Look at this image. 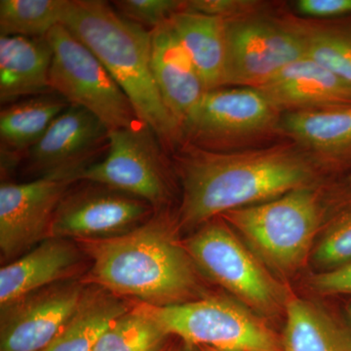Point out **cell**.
Returning a JSON list of instances; mask_svg holds the SVG:
<instances>
[{
	"label": "cell",
	"mask_w": 351,
	"mask_h": 351,
	"mask_svg": "<svg viewBox=\"0 0 351 351\" xmlns=\"http://www.w3.org/2000/svg\"><path fill=\"white\" fill-rule=\"evenodd\" d=\"M182 186L179 225L197 228L239 208L306 188L313 169L284 147L219 152L189 145L178 157Z\"/></svg>",
	"instance_id": "obj_1"
},
{
	"label": "cell",
	"mask_w": 351,
	"mask_h": 351,
	"mask_svg": "<svg viewBox=\"0 0 351 351\" xmlns=\"http://www.w3.org/2000/svg\"><path fill=\"white\" fill-rule=\"evenodd\" d=\"M92 258L88 283L152 306L201 299L202 284L186 247L163 218L151 219L119 237L80 240Z\"/></svg>",
	"instance_id": "obj_2"
},
{
	"label": "cell",
	"mask_w": 351,
	"mask_h": 351,
	"mask_svg": "<svg viewBox=\"0 0 351 351\" xmlns=\"http://www.w3.org/2000/svg\"><path fill=\"white\" fill-rule=\"evenodd\" d=\"M61 24L101 60L165 151L182 140L181 127L164 103L152 73L149 29L101 0H68Z\"/></svg>",
	"instance_id": "obj_3"
},
{
	"label": "cell",
	"mask_w": 351,
	"mask_h": 351,
	"mask_svg": "<svg viewBox=\"0 0 351 351\" xmlns=\"http://www.w3.org/2000/svg\"><path fill=\"white\" fill-rule=\"evenodd\" d=\"M219 218L241 234L265 265L290 274L306 263L322 223L323 209L317 193L306 186L232 210Z\"/></svg>",
	"instance_id": "obj_4"
},
{
	"label": "cell",
	"mask_w": 351,
	"mask_h": 351,
	"mask_svg": "<svg viewBox=\"0 0 351 351\" xmlns=\"http://www.w3.org/2000/svg\"><path fill=\"white\" fill-rule=\"evenodd\" d=\"M198 270L263 315L285 309V289L221 218L211 219L184 243Z\"/></svg>",
	"instance_id": "obj_5"
},
{
	"label": "cell",
	"mask_w": 351,
	"mask_h": 351,
	"mask_svg": "<svg viewBox=\"0 0 351 351\" xmlns=\"http://www.w3.org/2000/svg\"><path fill=\"white\" fill-rule=\"evenodd\" d=\"M170 336L193 348L219 351H283L282 339L242 304L225 298L205 297L184 304H141Z\"/></svg>",
	"instance_id": "obj_6"
},
{
	"label": "cell",
	"mask_w": 351,
	"mask_h": 351,
	"mask_svg": "<svg viewBox=\"0 0 351 351\" xmlns=\"http://www.w3.org/2000/svg\"><path fill=\"white\" fill-rule=\"evenodd\" d=\"M46 40L52 50L50 85L71 105L98 117L110 129L141 121L128 97L96 55L64 25L53 27Z\"/></svg>",
	"instance_id": "obj_7"
},
{
	"label": "cell",
	"mask_w": 351,
	"mask_h": 351,
	"mask_svg": "<svg viewBox=\"0 0 351 351\" xmlns=\"http://www.w3.org/2000/svg\"><path fill=\"white\" fill-rule=\"evenodd\" d=\"M164 152L165 149L151 127L138 121L130 127L110 131L107 154L87 168L78 181L107 186L159 209L170 196Z\"/></svg>",
	"instance_id": "obj_8"
},
{
	"label": "cell",
	"mask_w": 351,
	"mask_h": 351,
	"mask_svg": "<svg viewBox=\"0 0 351 351\" xmlns=\"http://www.w3.org/2000/svg\"><path fill=\"white\" fill-rule=\"evenodd\" d=\"M66 193L51 223L49 237L98 240L119 237L149 221L145 201L98 184Z\"/></svg>",
	"instance_id": "obj_9"
},
{
	"label": "cell",
	"mask_w": 351,
	"mask_h": 351,
	"mask_svg": "<svg viewBox=\"0 0 351 351\" xmlns=\"http://www.w3.org/2000/svg\"><path fill=\"white\" fill-rule=\"evenodd\" d=\"M306 56L300 34L261 21L228 20L226 84L258 89Z\"/></svg>",
	"instance_id": "obj_10"
},
{
	"label": "cell",
	"mask_w": 351,
	"mask_h": 351,
	"mask_svg": "<svg viewBox=\"0 0 351 351\" xmlns=\"http://www.w3.org/2000/svg\"><path fill=\"white\" fill-rule=\"evenodd\" d=\"M110 129L87 110L71 105L25 154L27 165L43 177L78 181L107 152Z\"/></svg>",
	"instance_id": "obj_11"
},
{
	"label": "cell",
	"mask_w": 351,
	"mask_h": 351,
	"mask_svg": "<svg viewBox=\"0 0 351 351\" xmlns=\"http://www.w3.org/2000/svg\"><path fill=\"white\" fill-rule=\"evenodd\" d=\"M276 107L260 90H209L182 126V138L213 151L217 145L270 125Z\"/></svg>",
	"instance_id": "obj_12"
},
{
	"label": "cell",
	"mask_w": 351,
	"mask_h": 351,
	"mask_svg": "<svg viewBox=\"0 0 351 351\" xmlns=\"http://www.w3.org/2000/svg\"><path fill=\"white\" fill-rule=\"evenodd\" d=\"M75 181L43 177L25 184L0 186V249L11 258L43 239H49L51 223L60 203Z\"/></svg>",
	"instance_id": "obj_13"
},
{
	"label": "cell",
	"mask_w": 351,
	"mask_h": 351,
	"mask_svg": "<svg viewBox=\"0 0 351 351\" xmlns=\"http://www.w3.org/2000/svg\"><path fill=\"white\" fill-rule=\"evenodd\" d=\"M82 283H56L2 308L0 351H43L82 302Z\"/></svg>",
	"instance_id": "obj_14"
},
{
	"label": "cell",
	"mask_w": 351,
	"mask_h": 351,
	"mask_svg": "<svg viewBox=\"0 0 351 351\" xmlns=\"http://www.w3.org/2000/svg\"><path fill=\"white\" fill-rule=\"evenodd\" d=\"M151 62L164 103L182 129L206 89L169 21L151 31Z\"/></svg>",
	"instance_id": "obj_15"
},
{
	"label": "cell",
	"mask_w": 351,
	"mask_h": 351,
	"mask_svg": "<svg viewBox=\"0 0 351 351\" xmlns=\"http://www.w3.org/2000/svg\"><path fill=\"white\" fill-rule=\"evenodd\" d=\"M258 90L276 108L290 112L351 106V85L307 56L289 64Z\"/></svg>",
	"instance_id": "obj_16"
},
{
	"label": "cell",
	"mask_w": 351,
	"mask_h": 351,
	"mask_svg": "<svg viewBox=\"0 0 351 351\" xmlns=\"http://www.w3.org/2000/svg\"><path fill=\"white\" fill-rule=\"evenodd\" d=\"M80 251L66 239L49 237L0 269V304L6 307L75 274Z\"/></svg>",
	"instance_id": "obj_17"
},
{
	"label": "cell",
	"mask_w": 351,
	"mask_h": 351,
	"mask_svg": "<svg viewBox=\"0 0 351 351\" xmlns=\"http://www.w3.org/2000/svg\"><path fill=\"white\" fill-rule=\"evenodd\" d=\"M52 50L45 38L0 36V101L52 92L50 69Z\"/></svg>",
	"instance_id": "obj_18"
},
{
	"label": "cell",
	"mask_w": 351,
	"mask_h": 351,
	"mask_svg": "<svg viewBox=\"0 0 351 351\" xmlns=\"http://www.w3.org/2000/svg\"><path fill=\"white\" fill-rule=\"evenodd\" d=\"M169 23L206 91L225 85L228 20L182 9Z\"/></svg>",
	"instance_id": "obj_19"
},
{
	"label": "cell",
	"mask_w": 351,
	"mask_h": 351,
	"mask_svg": "<svg viewBox=\"0 0 351 351\" xmlns=\"http://www.w3.org/2000/svg\"><path fill=\"white\" fill-rule=\"evenodd\" d=\"M69 106L71 104L60 95L48 93L22 99L2 108L1 154L20 160Z\"/></svg>",
	"instance_id": "obj_20"
},
{
	"label": "cell",
	"mask_w": 351,
	"mask_h": 351,
	"mask_svg": "<svg viewBox=\"0 0 351 351\" xmlns=\"http://www.w3.org/2000/svg\"><path fill=\"white\" fill-rule=\"evenodd\" d=\"M283 351H351V329L304 300L289 298Z\"/></svg>",
	"instance_id": "obj_21"
},
{
	"label": "cell",
	"mask_w": 351,
	"mask_h": 351,
	"mask_svg": "<svg viewBox=\"0 0 351 351\" xmlns=\"http://www.w3.org/2000/svg\"><path fill=\"white\" fill-rule=\"evenodd\" d=\"M128 311L119 295L86 289L73 317L43 351H94L104 332Z\"/></svg>",
	"instance_id": "obj_22"
},
{
	"label": "cell",
	"mask_w": 351,
	"mask_h": 351,
	"mask_svg": "<svg viewBox=\"0 0 351 351\" xmlns=\"http://www.w3.org/2000/svg\"><path fill=\"white\" fill-rule=\"evenodd\" d=\"M286 133L324 156L341 157L351 152L350 107L292 110L284 115Z\"/></svg>",
	"instance_id": "obj_23"
},
{
	"label": "cell",
	"mask_w": 351,
	"mask_h": 351,
	"mask_svg": "<svg viewBox=\"0 0 351 351\" xmlns=\"http://www.w3.org/2000/svg\"><path fill=\"white\" fill-rule=\"evenodd\" d=\"M170 337L138 304L104 332L94 351H167Z\"/></svg>",
	"instance_id": "obj_24"
},
{
	"label": "cell",
	"mask_w": 351,
	"mask_h": 351,
	"mask_svg": "<svg viewBox=\"0 0 351 351\" xmlns=\"http://www.w3.org/2000/svg\"><path fill=\"white\" fill-rule=\"evenodd\" d=\"M68 0H1L0 34L45 38L61 24Z\"/></svg>",
	"instance_id": "obj_25"
},
{
	"label": "cell",
	"mask_w": 351,
	"mask_h": 351,
	"mask_svg": "<svg viewBox=\"0 0 351 351\" xmlns=\"http://www.w3.org/2000/svg\"><path fill=\"white\" fill-rule=\"evenodd\" d=\"M302 38L307 57L351 85V36L319 32Z\"/></svg>",
	"instance_id": "obj_26"
},
{
	"label": "cell",
	"mask_w": 351,
	"mask_h": 351,
	"mask_svg": "<svg viewBox=\"0 0 351 351\" xmlns=\"http://www.w3.org/2000/svg\"><path fill=\"white\" fill-rule=\"evenodd\" d=\"M313 258L319 267L326 270L351 263V205L332 219L321 237Z\"/></svg>",
	"instance_id": "obj_27"
},
{
	"label": "cell",
	"mask_w": 351,
	"mask_h": 351,
	"mask_svg": "<svg viewBox=\"0 0 351 351\" xmlns=\"http://www.w3.org/2000/svg\"><path fill=\"white\" fill-rule=\"evenodd\" d=\"M112 4L122 17L145 29L149 27V31L168 22L184 6V1L177 0H117Z\"/></svg>",
	"instance_id": "obj_28"
},
{
	"label": "cell",
	"mask_w": 351,
	"mask_h": 351,
	"mask_svg": "<svg viewBox=\"0 0 351 351\" xmlns=\"http://www.w3.org/2000/svg\"><path fill=\"white\" fill-rule=\"evenodd\" d=\"M311 284L320 294L351 297V263L316 274Z\"/></svg>",
	"instance_id": "obj_29"
},
{
	"label": "cell",
	"mask_w": 351,
	"mask_h": 351,
	"mask_svg": "<svg viewBox=\"0 0 351 351\" xmlns=\"http://www.w3.org/2000/svg\"><path fill=\"white\" fill-rule=\"evenodd\" d=\"M252 5H254V2L235 0H193L184 1V9L228 20V18L233 15L244 12Z\"/></svg>",
	"instance_id": "obj_30"
},
{
	"label": "cell",
	"mask_w": 351,
	"mask_h": 351,
	"mask_svg": "<svg viewBox=\"0 0 351 351\" xmlns=\"http://www.w3.org/2000/svg\"><path fill=\"white\" fill-rule=\"evenodd\" d=\"M298 11L313 17H337L351 14V0H300Z\"/></svg>",
	"instance_id": "obj_31"
},
{
	"label": "cell",
	"mask_w": 351,
	"mask_h": 351,
	"mask_svg": "<svg viewBox=\"0 0 351 351\" xmlns=\"http://www.w3.org/2000/svg\"><path fill=\"white\" fill-rule=\"evenodd\" d=\"M167 351H198L197 348H193V346L186 345L184 343V346L180 348H168Z\"/></svg>",
	"instance_id": "obj_32"
},
{
	"label": "cell",
	"mask_w": 351,
	"mask_h": 351,
	"mask_svg": "<svg viewBox=\"0 0 351 351\" xmlns=\"http://www.w3.org/2000/svg\"><path fill=\"white\" fill-rule=\"evenodd\" d=\"M346 317H348V326H350L351 329V299L350 300V302H348V304H346Z\"/></svg>",
	"instance_id": "obj_33"
},
{
	"label": "cell",
	"mask_w": 351,
	"mask_h": 351,
	"mask_svg": "<svg viewBox=\"0 0 351 351\" xmlns=\"http://www.w3.org/2000/svg\"><path fill=\"white\" fill-rule=\"evenodd\" d=\"M197 348L198 351H219V350H214V348H204V346H201V348Z\"/></svg>",
	"instance_id": "obj_34"
},
{
	"label": "cell",
	"mask_w": 351,
	"mask_h": 351,
	"mask_svg": "<svg viewBox=\"0 0 351 351\" xmlns=\"http://www.w3.org/2000/svg\"><path fill=\"white\" fill-rule=\"evenodd\" d=\"M348 184H350L351 188V174L350 175V178H348Z\"/></svg>",
	"instance_id": "obj_35"
}]
</instances>
